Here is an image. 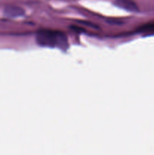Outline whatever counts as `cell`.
Masks as SVG:
<instances>
[{
	"label": "cell",
	"mask_w": 154,
	"mask_h": 155,
	"mask_svg": "<svg viewBox=\"0 0 154 155\" xmlns=\"http://www.w3.org/2000/svg\"><path fill=\"white\" fill-rule=\"evenodd\" d=\"M36 41L42 46L60 48L65 50L68 47L67 38L64 33L55 30H43L38 32Z\"/></svg>",
	"instance_id": "cell-1"
},
{
	"label": "cell",
	"mask_w": 154,
	"mask_h": 155,
	"mask_svg": "<svg viewBox=\"0 0 154 155\" xmlns=\"http://www.w3.org/2000/svg\"><path fill=\"white\" fill-rule=\"evenodd\" d=\"M114 4L120 8L131 12H137L138 7L133 0H115Z\"/></svg>",
	"instance_id": "cell-2"
},
{
	"label": "cell",
	"mask_w": 154,
	"mask_h": 155,
	"mask_svg": "<svg viewBox=\"0 0 154 155\" xmlns=\"http://www.w3.org/2000/svg\"><path fill=\"white\" fill-rule=\"evenodd\" d=\"M5 13L9 18H17L22 16L24 14V11L18 6L8 5L5 8Z\"/></svg>",
	"instance_id": "cell-3"
},
{
	"label": "cell",
	"mask_w": 154,
	"mask_h": 155,
	"mask_svg": "<svg viewBox=\"0 0 154 155\" xmlns=\"http://www.w3.org/2000/svg\"><path fill=\"white\" fill-rule=\"evenodd\" d=\"M140 31H154V24H146L140 27Z\"/></svg>",
	"instance_id": "cell-4"
},
{
	"label": "cell",
	"mask_w": 154,
	"mask_h": 155,
	"mask_svg": "<svg viewBox=\"0 0 154 155\" xmlns=\"http://www.w3.org/2000/svg\"><path fill=\"white\" fill-rule=\"evenodd\" d=\"M81 23H82V24H85V25L90 26V27H98L96 25H95V24H91V23H87L86 21H82V22H81Z\"/></svg>",
	"instance_id": "cell-5"
}]
</instances>
